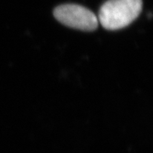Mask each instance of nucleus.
<instances>
[{
  "label": "nucleus",
  "mask_w": 153,
  "mask_h": 153,
  "mask_svg": "<svg viewBox=\"0 0 153 153\" xmlns=\"http://www.w3.org/2000/svg\"><path fill=\"white\" fill-rule=\"evenodd\" d=\"M54 16L63 25L82 31H94L98 27V18L83 6L62 4L55 8Z\"/></svg>",
  "instance_id": "obj_2"
},
{
  "label": "nucleus",
  "mask_w": 153,
  "mask_h": 153,
  "mask_svg": "<svg viewBox=\"0 0 153 153\" xmlns=\"http://www.w3.org/2000/svg\"><path fill=\"white\" fill-rule=\"evenodd\" d=\"M142 10V0H108L100 7L99 21L107 30H118L134 22Z\"/></svg>",
  "instance_id": "obj_1"
}]
</instances>
